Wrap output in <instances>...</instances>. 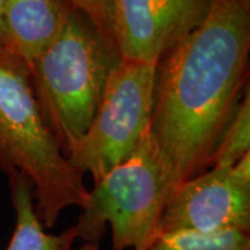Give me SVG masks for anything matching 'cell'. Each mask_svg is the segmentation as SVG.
I'll use <instances>...</instances> for the list:
<instances>
[{"label": "cell", "instance_id": "obj_1", "mask_svg": "<svg viewBox=\"0 0 250 250\" xmlns=\"http://www.w3.org/2000/svg\"><path fill=\"white\" fill-rule=\"evenodd\" d=\"M249 53L250 0H211L200 24L156 62L149 132L168 174L170 196L210 167L249 88Z\"/></svg>", "mask_w": 250, "mask_h": 250}, {"label": "cell", "instance_id": "obj_2", "mask_svg": "<svg viewBox=\"0 0 250 250\" xmlns=\"http://www.w3.org/2000/svg\"><path fill=\"white\" fill-rule=\"evenodd\" d=\"M0 167L27 179L46 228L62 210L82 208L89 196L83 177L70 166L42 114L28 65L1 46Z\"/></svg>", "mask_w": 250, "mask_h": 250}, {"label": "cell", "instance_id": "obj_3", "mask_svg": "<svg viewBox=\"0 0 250 250\" xmlns=\"http://www.w3.org/2000/svg\"><path fill=\"white\" fill-rule=\"evenodd\" d=\"M120 60L117 46L72 7L57 38L29 67L42 114L65 157L88 131Z\"/></svg>", "mask_w": 250, "mask_h": 250}, {"label": "cell", "instance_id": "obj_4", "mask_svg": "<svg viewBox=\"0 0 250 250\" xmlns=\"http://www.w3.org/2000/svg\"><path fill=\"white\" fill-rule=\"evenodd\" d=\"M93 184L74 225L77 238L99 246L110 225L113 250L146 249L170 196L168 174L149 129L126 160Z\"/></svg>", "mask_w": 250, "mask_h": 250}, {"label": "cell", "instance_id": "obj_5", "mask_svg": "<svg viewBox=\"0 0 250 250\" xmlns=\"http://www.w3.org/2000/svg\"><path fill=\"white\" fill-rule=\"evenodd\" d=\"M156 62L123 59L113 70L88 131L67 154L96 182L126 160L150 126Z\"/></svg>", "mask_w": 250, "mask_h": 250}, {"label": "cell", "instance_id": "obj_6", "mask_svg": "<svg viewBox=\"0 0 250 250\" xmlns=\"http://www.w3.org/2000/svg\"><path fill=\"white\" fill-rule=\"evenodd\" d=\"M250 231V153L232 167H208L167 200L159 233Z\"/></svg>", "mask_w": 250, "mask_h": 250}, {"label": "cell", "instance_id": "obj_7", "mask_svg": "<svg viewBox=\"0 0 250 250\" xmlns=\"http://www.w3.org/2000/svg\"><path fill=\"white\" fill-rule=\"evenodd\" d=\"M211 0H114V39L123 59L157 62L200 24Z\"/></svg>", "mask_w": 250, "mask_h": 250}, {"label": "cell", "instance_id": "obj_8", "mask_svg": "<svg viewBox=\"0 0 250 250\" xmlns=\"http://www.w3.org/2000/svg\"><path fill=\"white\" fill-rule=\"evenodd\" d=\"M71 9L68 0H6L0 46L29 68L57 38Z\"/></svg>", "mask_w": 250, "mask_h": 250}, {"label": "cell", "instance_id": "obj_9", "mask_svg": "<svg viewBox=\"0 0 250 250\" xmlns=\"http://www.w3.org/2000/svg\"><path fill=\"white\" fill-rule=\"evenodd\" d=\"M9 177L17 223L6 250H72L78 239L75 228L70 227L57 235L45 232L36 214L31 185L18 174H11Z\"/></svg>", "mask_w": 250, "mask_h": 250}, {"label": "cell", "instance_id": "obj_10", "mask_svg": "<svg viewBox=\"0 0 250 250\" xmlns=\"http://www.w3.org/2000/svg\"><path fill=\"white\" fill-rule=\"evenodd\" d=\"M143 250H250L249 232L172 231L157 235Z\"/></svg>", "mask_w": 250, "mask_h": 250}, {"label": "cell", "instance_id": "obj_11", "mask_svg": "<svg viewBox=\"0 0 250 250\" xmlns=\"http://www.w3.org/2000/svg\"><path fill=\"white\" fill-rule=\"evenodd\" d=\"M249 153L250 90L248 88L215 145L210 167H232Z\"/></svg>", "mask_w": 250, "mask_h": 250}, {"label": "cell", "instance_id": "obj_12", "mask_svg": "<svg viewBox=\"0 0 250 250\" xmlns=\"http://www.w3.org/2000/svg\"><path fill=\"white\" fill-rule=\"evenodd\" d=\"M74 9L83 13L98 29L116 45L114 0H68Z\"/></svg>", "mask_w": 250, "mask_h": 250}, {"label": "cell", "instance_id": "obj_13", "mask_svg": "<svg viewBox=\"0 0 250 250\" xmlns=\"http://www.w3.org/2000/svg\"><path fill=\"white\" fill-rule=\"evenodd\" d=\"M80 250H99L98 245H90V243H83Z\"/></svg>", "mask_w": 250, "mask_h": 250}, {"label": "cell", "instance_id": "obj_14", "mask_svg": "<svg viewBox=\"0 0 250 250\" xmlns=\"http://www.w3.org/2000/svg\"><path fill=\"white\" fill-rule=\"evenodd\" d=\"M4 3H6V0H0V35H1V14H3V9H4Z\"/></svg>", "mask_w": 250, "mask_h": 250}]
</instances>
